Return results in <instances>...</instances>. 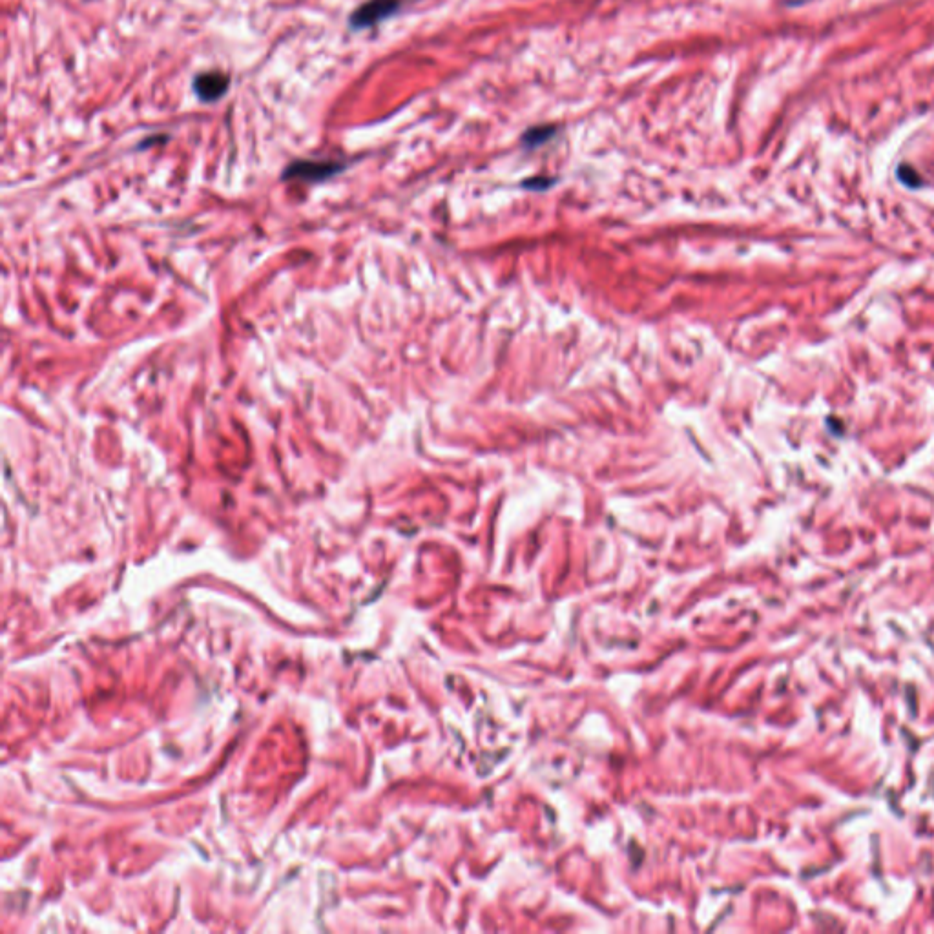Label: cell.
Listing matches in <instances>:
<instances>
[{"mask_svg": "<svg viewBox=\"0 0 934 934\" xmlns=\"http://www.w3.org/2000/svg\"><path fill=\"white\" fill-rule=\"evenodd\" d=\"M345 165L340 161H294L283 172V179H303V181H325L342 172Z\"/></svg>", "mask_w": 934, "mask_h": 934, "instance_id": "cell-3", "label": "cell"}, {"mask_svg": "<svg viewBox=\"0 0 934 934\" xmlns=\"http://www.w3.org/2000/svg\"><path fill=\"white\" fill-rule=\"evenodd\" d=\"M557 134V128L551 125H542V126H533L530 128L524 137H522V143L526 146H540L544 145L546 141H550L553 135Z\"/></svg>", "mask_w": 934, "mask_h": 934, "instance_id": "cell-4", "label": "cell"}, {"mask_svg": "<svg viewBox=\"0 0 934 934\" xmlns=\"http://www.w3.org/2000/svg\"><path fill=\"white\" fill-rule=\"evenodd\" d=\"M192 90L201 103H218L219 99L229 94L230 75L221 70L199 72L192 79Z\"/></svg>", "mask_w": 934, "mask_h": 934, "instance_id": "cell-2", "label": "cell"}, {"mask_svg": "<svg viewBox=\"0 0 934 934\" xmlns=\"http://www.w3.org/2000/svg\"><path fill=\"white\" fill-rule=\"evenodd\" d=\"M402 8V0H367L360 4L349 17V28L354 32L371 30L380 22L387 21Z\"/></svg>", "mask_w": 934, "mask_h": 934, "instance_id": "cell-1", "label": "cell"}]
</instances>
